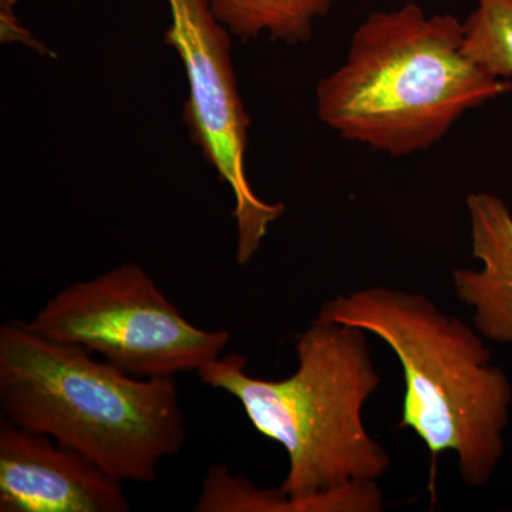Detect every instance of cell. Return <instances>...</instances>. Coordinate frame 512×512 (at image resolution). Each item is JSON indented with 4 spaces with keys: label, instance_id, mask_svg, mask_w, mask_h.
I'll return each mask as SVG.
<instances>
[{
    "label": "cell",
    "instance_id": "1",
    "mask_svg": "<svg viewBox=\"0 0 512 512\" xmlns=\"http://www.w3.org/2000/svg\"><path fill=\"white\" fill-rule=\"evenodd\" d=\"M367 335L318 315L296 338L298 367L285 379L249 375L239 353L197 372L205 386L235 397L259 434L284 447L289 467L278 488L299 512L360 511L362 493L349 485L377 483L392 467L363 420L382 383Z\"/></svg>",
    "mask_w": 512,
    "mask_h": 512
},
{
    "label": "cell",
    "instance_id": "2",
    "mask_svg": "<svg viewBox=\"0 0 512 512\" xmlns=\"http://www.w3.org/2000/svg\"><path fill=\"white\" fill-rule=\"evenodd\" d=\"M0 410L52 437L121 483L151 484L183 447L175 377L140 379L89 350L45 338L23 320L0 326Z\"/></svg>",
    "mask_w": 512,
    "mask_h": 512
},
{
    "label": "cell",
    "instance_id": "3",
    "mask_svg": "<svg viewBox=\"0 0 512 512\" xmlns=\"http://www.w3.org/2000/svg\"><path fill=\"white\" fill-rule=\"evenodd\" d=\"M464 22L416 3L369 15L348 57L316 87L319 119L346 140L392 156L426 150L468 110L512 84L471 60Z\"/></svg>",
    "mask_w": 512,
    "mask_h": 512
},
{
    "label": "cell",
    "instance_id": "4",
    "mask_svg": "<svg viewBox=\"0 0 512 512\" xmlns=\"http://www.w3.org/2000/svg\"><path fill=\"white\" fill-rule=\"evenodd\" d=\"M318 315L365 330L393 350L404 379L402 417L430 451L456 454L458 474L484 487L503 460L510 377L491 363L485 338L419 292L372 286L323 302Z\"/></svg>",
    "mask_w": 512,
    "mask_h": 512
},
{
    "label": "cell",
    "instance_id": "5",
    "mask_svg": "<svg viewBox=\"0 0 512 512\" xmlns=\"http://www.w3.org/2000/svg\"><path fill=\"white\" fill-rule=\"evenodd\" d=\"M45 338L89 350L127 375L164 379L224 355L227 330L198 328L137 264L74 282L26 322Z\"/></svg>",
    "mask_w": 512,
    "mask_h": 512
},
{
    "label": "cell",
    "instance_id": "6",
    "mask_svg": "<svg viewBox=\"0 0 512 512\" xmlns=\"http://www.w3.org/2000/svg\"><path fill=\"white\" fill-rule=\"evenodd\" d=\"M165 45L180 56L188 82L183 119L191 141L234 195L239 265L261 248L268 229L284 215L282 202H266L252 190L245 168L251 117L238 90L231 32L212 15L207 0H167Z\"/></svg>",
    "mask_w": 512,
    "mask_h": 512
},
{
    "label": "cell",
    "instance_id": "7",
    "mask_svg": "<svg viewBox=\"0 0 512 512\" xmlns=\"http://www.w3.org/2000/svg\"><path fill=\"white\" fill-rule=\"evenodd\" d=\"M123 484L52 437L0 420V512H127Z\"/></svg>",
    "mask_w": 512,
    "mask_h": 512
},
{
    "label": "cell",
    "instance_id": "8",
    "mask_svg": "<svg viewBox=\"0 0 512 512\" xmlns=\"http://www.w3.org/2000/svg\"><path fill=\"white\" fill-rule=\"evenodd\" d=\"M467 210L471 254L480 268L454 269V292L485 339L512 345V214L490 192L468 195Z\"/></svg>",
    "mask_w": 512,
    "mask_h": 512
},
{
    "label": "cell",
    "instance_id": "9",
    "mask_svg": "<svg viewBox=\"0 0 512 512\" xmlns=\"http://www.w3.org/2000/svg\"><path fill=\"white\" fill-rule=\"evenodd\" d=\"M212 15L241 40L268 35L286 43L308 42L316 20L333 0H207Z\"/></svg>",
    "mask_w": 512,
    "mask_h": 512
},
{
    "label": "cell",
    "instance_id": "10",
    "mask_svg": "<svg viewBox=\"0 0 512 512\" xmlns=\"http://www.w3.org/2000/svg\"><path fill=\"white\" fill-rule=\"evenodd\" d=\"M464 35L467 55L484 72L512 77V0H477Z\"/></svg>",
    "mask_w": 512,
    "mask_h": 512
},
{
    "label": "cell",
    "instance_id": "11",
    "mask_svg": "<svg viewBox=\"0 0 512 512\" xmlns=\"http://www.w3.org/2000/svg\"><path fill=\"white\" fill-rule=\"evenodd\" d=\"M194 511L298 512V507L279 488H259L248 478L231 473L224 464H214L202 480Z\"/></svg>",
    "mask_w": 512,
    "mask_h": 512
},
{
    "label": "cell",
    "instance_id": "12",
    "mask_svg": "<svg viewBox=\"0 0 512 512\" xmlns=\"http://www.w3.org/2000/svg\"><path fill=\"white\" fill-rule=\"evenodd\" d=\"M16 3L18 0H0V22L2 33L0 39L3 43H22L29 49L36 50L40 55L52 56V52L42 42L35 39L32 33L23 26L16 15Z\"/></svg>",
    "mask_w": 512,
    "mask_h": 512
}]
</instances>
